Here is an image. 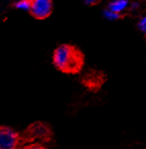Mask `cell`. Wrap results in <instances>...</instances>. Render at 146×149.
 Returning <instances> with one entry per match:
<instances>
[{
	"label": "cell",
	"mask_w": 146,
	"mask_h": 149,
	"mask_svg": "<svg viewBox=\"0 0 146 149\" xmlns=\"http://www.w3.org/2000/svg\"><path fill=\"white\" fill-rule=\"evenodd\" d=\"M83 63L79 51L71 45L62 44L53 53V64L56 68L64 72H75L81 68Z\"/></svg>",
	"instance_id": "6da1fadb"
},
{
	"label": "cell",
	"mask_w": 146,
	"mask_h": 149,
	"mask_svg": "<svg viewBox=\"0 0 146 149\" xmlns=\"http://www.w3.org/2000/svg\"><path fill=\"white\" fill-rule=\"evenodd\" d=\"M52 0H30V13L35 19H44L52 13Z\"/></svg>",
	"instance_id": "7a4b0ae2"
},
{
	"label": "cell",
	"mask_w": 146,
	"mask_h": 149,
	"mask_svg": "<svg viewBox=\"0 0 146 149\" xmlns=\"http://www.w3.org/2000/svg\"><path fill=\"white\" fill-rule=\"evenodd\" d=\"M20 137L15 131L8 127H0V149H17Z\"/></svg>",
	"instance_id": "3957f363"
},
{
	"label": "cell",
	"mask_w": 146,
	"mask_h": 149,
	"mask_svg": "<svg viewBox=\"0 0 146 149\" xmlns=\"http://www.w3.org/2000/svg\"><path fill=\"white\" fill-rule=\"evenodd\" d=\"M129 5H130L129 0H112V1L109 2L107 8H108L109 10L115 11V13L121 15L124 11L129 9Z\"/></svg>",
	"instance_id": "277c9868"
},
{
	"label": "cell",
	"mask_w": 146,
	"mask_h": 149,
	"mask_svg": "<svg viewBox=\"0 0 146 149\" xmlns=\"http://www.w3.org/2000/svg\"><path fill=\"white\" fill-rule=\"evenodd\" d=\"M33 136L34 137H43L45 136L48 133V131L46 130L45 126H42V125H35L33 127Z\"/></svg>",
	"instance_id": "5b68a950"
},
{
	"label": "cell",
	"mask_w": 146,
	"mask_h": 149,
	"mask_svg": "<svg viewBox=\"0 0 146 149\" xmlns=\"http://www.w3.org/2000/svg\"><path fill=\"white\" fill-rule=\"evenodd\" d=\"M15 7L22 11H30V0H17L15 3Z\"/></svg>",
	"instance_id": "8992f818"
},
{
	"label": "cell",
	"mask_w": 146,
	"mask_h": 149,
	"mask_svg": "<svg viewBox=\"0 0 146 149\" xmlns=\"http://www.w3.org/2000/svg\"><path fill=\"white\" fill-rule=\"evenodd\" d=\"M103 17L106 19H108V21H117V19H119V17H121V15H119V13H115V11H111V10H109L108 8H106L103 11Z\"/></svg>",
	"instance_id": "52a82bcc"
},
{
	"label": "cell",
	"mask_w": 146,
	"mask_h": 149,
	"mask_svg": "<svg viewBox=\"0 0 146 149\" xmlns=\"http://www.w3.org/2000/svg\"><path fill=\"white\" fill-rule=\"evenodd\" d=\"M137 26H138V29H139L144 35H146V15L142 17L141 19H139Z\"/></svg>",
	"instance_id": "ba28073f"
},
{
	"label": "cell",
	"mask_w": 146,
	"mask_h": 149,
	"mask_svg": "<svg viewBox=\"0 0 146 149\" xmlns=\"http://www.w3.org/2000/svg\"><path fill=\"white\" fill-rule=\"evenodd\" d=\"M21 149H46L43 145L39 144V143H29V144L23 146Z\"/></svg>",
	"instance_id": "9c48e42d"
},
{
	"label": "cell",
	"mask_w": 146,
	"mask_h": 149,
	"mask_svg": "<svg viewBox=\"0 0 146 149\" xmlns=\"http://www.w3.org/2000/svg\"><path fill=\"white\" fill-rule=\"evenodd\" d=\"M139 7H140V4H139V2H137V1L130 2L129 8L132 9V10H137V9H139Z\"/></svg>",
	"instance_id": "30bf717a"
},
{
	"label": "cell",
	"mask_w": 146,
	"mask_h": 149,
	"mask_svg": "<svg viewBox=\"0 0 146 149\" xmlns=\"http://www.w3.org/2000/svg\"><path fill=\"white\" fill-rule=\"evenodd\" d=\"M97 0H85V3H86L87 5H93L96 3Z\"/></svg>",
	"instance_id": "8fae6325"
}]
</instances>
